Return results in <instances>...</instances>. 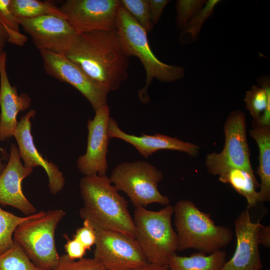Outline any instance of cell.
<instances>
[{
    "label": "cell",
    "mask_w": 270,
    "mask_h": 270,
    "mask_svg": "<svg viewBox=\"0 0 270 270\" xmlns=\"http://www.w3.org/2000/svg\"><path fill=\"white\" fill-rule=\"evenodd\" d=\"M66 254L71 260H78L84 258L86 250L76 239H68L64 244Z\"/></svg>",
    "instance_id": "obj_32"
},
{
    "label": "cell",
    "mask_w": 270,
    "mask_h": 270,
    "mask_svg": "<svg viewBox=\"0 0 270 270\" xmlns=\"http://www.w3.org/2000/svg\"><path fill=\"white\" fill-rule=\"evenodd\" d=\"M36 114V111L30 110L22 116L18 122L13 136L16 141L24 166L31 168L39 166L43 168L48 176L50 192L52 194L55 195L63 189L65 178L58 166L44 158L34 145L31 132L30 120Z\"/></svg>",
    "instance_id": "obj_15"
},
{
    "label": "cell",
    "mask_w": 270,
    "mask_h": 270,
    "mask_svg": "<svg viewBox=\"0 0 270 270\" xmlns=\"http://www.w3.org/2000/svg\"><path fill=\"white\" fill-rule=\"evenodd\" d=\"M66 214L62 209L38 212L14 232V242L43 270H52L58 263L60 256L56 248L55 232Z\"/></svg>",
    "instance_id": "obj_6"
},
{
    "label": "cell",
    "mask_w": 270,
    "mask_h": 270,
    "mask_svg": "<svg viewBox=\"0 0 270 270\" xmlns=\"http://www.w3.org/2000/svg\"><path fill=\"white\" fill-rule=\"evenodd\" d=\"M258 238L259 244L266 248L270 246V227L260 224L258 230Z\"/></svg>",
    "instance_id": "obj_34"
},
{
    "label": "cell",
    "mask_w": 270,
    "mask_h": 270,
    "mask_svg": "<svg viewBox=\"0 0 270 270\" xmlns=\"http://www.w3.org/2000/svg\"><path fill=\"white\" fill-rule=\"evenodd\" d=\"M206 0H178L176 11V27L182 30L187 23L200 12L206 4Z\"/></svg>",
    "instance_id": "obj_29"
},
{
    "label": "cell",
    "mask_w": 270,
    "mask_h": 270,
    "mask_svg": "<svg viewBox=\"0 0 270 270\" xmlns=\"http://www.w3.org/2000/svg\"><path fill=\"white\" fill-rule=\"evenodd\" d=\"M6 53L0 54V141L13 136L18 122L17 115L28 109L31 98L25 93L18 94L16 86L8 80L6 70Z\"/></svg>",
    "instance_id": "obj_18"
},
{
    "label": "cell",
    "mask_w": 270,
    "mask_h": 270,
    "mask_svg": "<svg viewBox=\"0 0 270 270\" xmlns=\"http://www.w3.org/2000/svg\"><path fill=\"white\" fill-rule=\"evenodd\" d=\"M32 214L18 216L0 208V254L12 246L14 230L20 224L30 218Z\"/></svg>",
    "instance_id": "obj_25"
},
{
    "label": "cell",
    "mask_w": 270,
    "mask_h": 270,
    "mask_svg": "<svg viewBox=\"0 0 270 270\" xmlns=\"http://www.w3.org/2000/svg\"><path fill=\"white\" fill-rule=\"evenodd\" d=\"M173 208L178 251L192 248L210 254L227 246L232 240L229 228L216 224L210 215L192 201L180 200Z\"/></svg>",
    "instance_id": "obj_3"
},
{
    "label": "cell",
    "mask_w": 270,
    "mask_h": 270,
    "mask_svg": "<svg viewBox=\"0 0 270 270\" xmlns=\"http://www.w3.org/2000/svg\"><path fill=\"white\" fill-rule=\"evenodd\" d=\"M110 114V108L106 104L96 111L94 118L87 122L86 152L76 162L78 168L84 176H106L108 166L106 156L110 138L107 127Z\"/></svg>",
    "instance_id": "obj_13"
},
{
    "label": "cell",
    "mask_w": 270,
    "mask_h": 270,
    "mask_svg": "<svg viewBox=\"0 0 270 270\" xmlns=\"http://www.w3.org/2000/svg\"><path fill=\"white\" fill-rule=\"evenodd\" d=\"M109 178L118 191L126 194L135 208L154 203L169 204L168 197L162 194L158 188L164 174L148 162L138 160L120 163L112 170Z\"/></svg>",
    "instance_id": "obj_7"
},
{
    "label": "cell",
    "mask_w": 270,
    "mask_h": 270,
    "mask_svg": "<svg viewBox=\"0 0 270 270\" xmlns=\"http://www.w3.org/2000/svg\"><path fill=\"white\" fill-rule=\"evenodd\" d=\"M130 270H170L166 266H160L156 264L148 263L147 264L137 268Z\"/></svg>",
    "instance_id": "obj_36"
},
{
    "label": "cell",
    "mask_w": 270,
    "mask_h": 270,
    "mask_svg": "<svg viewBox=\"0 0 270 270\" xmlns=\"http://www.w3.org/2000/svg\"><path fill=\"white\" fill-rule=\"evenodd\" d=\"M107 132L110 138H116L130 144L145 158L161 150L180 151L192 156H197L199 152V146L176 138L160 134H142L139 136L127 134L120 128L116 120L111 117L108 122Z\"/></svg>",
    "instance_id": "obj_17"
},
{
    "label": "cell",
    "mask_w": 270,
    "mask_h": 270,
    "mask_svg": "<svg viewBox=\"0 0 270 270\" xmlns=\"http://www.w3.org/2000/svg\"><path fill=\"white\" fill-rule=\"evenodd\" d=\"M219 180L229 184L240 194L244 196L248 208L253 207L258 203V191L260 184L255 176L240 168H230L219 176Z\"/></svg>",
    "instance_id": "obj_22"
},
{
    "label": "cell",
    "mask_w": 270,
    "mask_h": 270,
    "mask_svg": "<svg viewBox=\"0 0 270 270\" xmlns=\"http://www.w3.org/2000/svg\"><path fill=\"white\" fill-rule=\"evenodd\" d=\"M40 52L46 72L76 88L88 100L94 112L108 104L110 92L91 80L64 55L44 50Z\"/></svg>",
    "instance_id": "obj_12"
},
{
    "label": "cell",
    "mask_w": 270,
    "mask_h": 270,
    "mask_svg": "<svg viewBox=\"0 0 270 270\" xmlns=\"http://www.w3.org/2000/svg\"><path fill=\"white\" fill-rule=\"evenodd\" d=\"M173 213L170 204L158 211L135 208V238L149 263L168 266L170 258L178 251V236L172 224Z\"/></svg>",
    "instance_id": "obj_5"
},
{
    "label": "cell",
    "mask_w": 270,
    "mask_h": 270,
    "mask_svg": "<svg viewBox=\"0 0 270 270\" xmlns=\"http://www.w3.org/2000/svg\"><path fill=\"white\" fill-rule=\"evenodd\" d=\"M260 220L252 222L247 208L234 222L236 246L230 259L220 270H261L262 265L259 252L258 230Z\"/></svg>",
    "instance_id": "obj_14"
},
{
    "label": "cell",
    "mask_w": 270,
    "mask_h": 270,
    "mask_svg": "<svg viewBox=\"0 0 270 270\" xmlns=\"http://www.w3.org/2000/svg\"><path fill=\"white\" fill-rule=\"evenodd\" d=\"M246 118L240 110L232 112L226 118L224 130L225 142L220 153L206 155L205 164L208 171L220 176L230 168L244 170L255 176L250 161V150L246 138Z\"/></svg>",
    "instance_id": "obj_8"
},
{
    "label": "cell",
    "mask_w": 270,
    "mask_h": 270,
    "mask_svg": "<svg viewBox=\"0 0 270 270\" xmlns=\"http://www.w3.org/2000/svg\"><path fill=\"white\" fill-rule=\"evenodd\" d=\"M150 12L152 22L154 24L159 20L167 4L170 2L168 0H148Z\"/></svg>",
    "instance_id": "obj_33"
},
{
    "label": "cell",
    "mask_w": 270,
    "mask_h": 270,
    "mask_svg": "<svg viewBox=\"0 0 270 270\" xmlns=\"http://www.w3.org/2000/svg\"><path fill=\"white\" fill-rule=\"evenodd\" d=\"M120 0H67L60 7L78 33L114 32Z\"/></svg>",
    "instance_id": "obj_10"
},
{
    "label": "cell",
    "mask_w": 270,
    "mask_h": 270,
    "mask_svg": "<svg viewBox=\"0 0 270 270\" xmlns=\"http://www.w3.org/2000/svg\"><path fill=\"white\" fill-rule=\"evenodd\" d=\"M10 6L12 12L17 18H32L52 15L66 20V16L60 8L48 2L10 0Z\"/></svg>",
    "instance_id": "obj_23"
},
{
    "label": "cell",
    "mask_w": 270,
    "mask_h": 270,
    "mask_svg": "<svg viewBox=\"0 0 270 270\" xmlns=\"http://www.w3.org/2000/svg\"><path fill=\"white\" fill-rule=\"evenodd\" d=\"M6 164H3L0 159V174H2L4 170V169L6 167Z\"/></svg>",
    "instance_id": "obj_37"
},
{
    "label": "cell",
    "mask_w": 270,
    "mask_h": 270,
    "mask_svg": "<svg viewBox=\"0 0 270 270\" xmlns=\"http://www.w3.org/2000/svg\"><path fill=\"white\" fill-rule=\"evenodd\" d=\"M18 20L40 51L65 55L78 33L66 20L54 16Z\"/></svg>",
    "instance_id": "obj_11"
},
{
    "label": "cell",
    "mask_w": 270,
    "mask_h": 270,
    "mask_svg": "<svg viewBox=\"0 0 270 270\" xmlns=\"http://www.w3.org/2000/svg\"><path fill=\"white\" fill-rule=\"evenodd\" d=\"M32 172L33 168L22 164L18 146L12 144L8 161L0 174V204L13 206L26 216L36 213V208L25 196L22 186V180Z\"/></svg>",
    "instance_id": "obj_16"
},
{
    "label": "cell",
    "mask_w": 270,
    "mask_h": 270,
    "mask_svg": "<svg viewBox=\"0 0 270 270\" xmlns=\"http://www.w3.org/2000/svg\"><path fill=\"white\" fill-rule=\"evenodd\" d=\"M80 190L84 202L80 216L94 228L120 232L135 238L128 201L119 194L106 176H84Z\"/></svg>",
    "instance_id": "obj_2"
},
{
    "label": "cell",
    "mask_w": 270,
    "mask_h": 270,
    "mask_svg": "<svg viewBox=\"0 0 270 270\" xmlns=\"http://www.w3.org/2000/svg\"><path fill=\"white\" fill-rule=\"evenodd\" d=\"M0 270H43L36 266L22 248L14 242L12 246L0 254Z\"/></svg>",
    "instance_id": "obj_24"
},
{
    "label": "cell",
    "mask_w": 270,
    "mask_h": 270,
    "mask_svg": "<svg viewBox=\"0 0 270 270\" xmlns=\"http://www.w3.org/2000/svg\"><path fill=\"white\" fill-rule=\"evenodd\" d=\"M253 125L250 134L257 143L259 150V164L256 171L260 180L258 201L268 202L270 200V126Z\"/></svg>",
    "instance_id": "obj_19"
},
{
    "label": "cell",
    "mask_w": 270,
    "mask_h": 270,
    "mask_svg": "<svg viewBox=\"0 0 270 270\" xmlns=\"http://www.w3.org/2000/svg\"><path fill=\"white\" fill-rule=\"evenodd\" d=\"M220 0H208L202 10L192 18L182 30L180 42H184L188 37L186 43L195 41L198 38L201 28L206 20L214 12Z\"/></svg>",
    "instance_id": "obj_26"
},
{
    "label": "cell",
    "mask_w": 270,
    "mask_h": 270,
    "mask_svg": "<svg viewBox=\"0 0 270 270\" xmlns=\"http://www.w3.org/2000/svg\"><path fill=\"white\" fill-rule=\"evenodd\" d=\"M64 56L109 92L128 78L130 56L116 32L77 33Z\"/></svg>",
    "instance_id": "obj_1"
},
{
    "label": "cell",
    "mask_w": 270,
    "mask_h": 270,
    "mask_svg": "<svg viewBox=\"0 0 270 270\" xmlns=\"http://www.w3.org/2000/svg\"><path fill=\"white\" fill-rule=\"evenodd\" d=\"M8 34L0 20V54L4 52V48L8 40Z\"/></svg>",
    "instance_id": "obj_35"
},
{
    "label": "cell",
    "mask_w": 270,
    "mask_h": 270,
    "mask_svg": "<svg viewBox=\"0 0 270 270\" xmlns=\"http://www.w3.org/2000/svg\"><path fill=\"white\" fill-rule=\"evenodd\" d=\"M73 238L78 240L86 250H90L96 242V230L88 221L85 220L82 226L77 229Z\"/></svg>",
    "instance_id": "obj_31"
},
{
    "label": "cell",
    "mask_w": 270,
    "mask_h": 270,
    "mask_svg": "<svg viewBox=\"0 0 270 270\" xmlns=\"http://www.w3.org/2000/svg\"><path fill=\"white\" fill-rule=\"evenodd\" d=\"M259 86L252 85L246 92V108L253 118V124L270 126V78L262 75L257 78Z\"/></svg>",
    "instance_id": "obj_20"
},
{
    "label": "cell",
    "mask_w": 270,
    "mask_h": 270,
    "mask_svg": "<svg viewBox=\"0 0 270 270\" xmlns=\"http://www.w3.org/2000/svg\"><path fill=\"white\" fill-rule=\"evenodd\" d=\"M226 252L220 250L210 254L199 252L190 256L176 254L170 259V270H220L226 261Z\"/></svg>",
    "instance_id": "obj_21"
},
{
    "label": "cell",
    "mask_w": 270,
    "mask_h": 270,
    "mask_svg": "<svg viewBox=\"0 0 270 270\" xmlns=\"http://www.w3.org/2000/svg\"><path fill=\"white\" fill-rule=\"evenodd\" d=\"M94 229V258L106 270H130L149 263L135 238L118 232Z\"/></svg>",
    "instance_id": "obj_9"
},
{
    "label": "cell",
    "mask_w": 270,
    "mask_h": 270,
    "mask_svg": "<svg viewBox=\"0 0 270 270\" xmlns=\"http://www.w3.org/2000/svg\"><path fill=\"white\" fill-rule=\"evenodd\" d=\"M10 0H0V20L8 36V42L18 46H23L26 37L20 32L18 18L12 10Z\"/></svg>",
    "instance_id": "obj_27"
},
{
    "label": "cell",
    "mask_w": 270,
    "mask_h": 270,
    "mask_svg": "<svg viewBox=\"0 0 270 270\" xmlns=\"http://www.w3.org/2000/svg\"><path fill=\"white\" fill-rule=\"evenodd\" d=\"M52 270H106L94 258H82L78 260L70 259L68 256H60L56 266Z\"/></svg>",
    "instance_id": "obj_30"
},
{
    "label": "cell",
    "mask_w": 270,
    "mask_h": 270,
    "mask_svg": "<svg viewBox=\"0 0 270 270\" xmlns=\"http://www.w3.org/2000/svg\"><path fill=\"white\" fill-rule=\"evenodd\" d=\"M120 4L146 32L154 26L148 0H120Z\"/></svg>",
    "instance_id": "obj_28"
},
{
    "label": "cell",
    "mask_w": 270,
    "mask_h": 270,
    "mask_svg": "<svg viewBox=\"0 0 270 270\" xmlns=\"http://www.w3.org/2000/svg\"><path fill=\"white\" fill-rule=\"evenodd\" d=\"M116 32L129 56L137 57L145 70L146 84L138 92L142 103L150 100L147 90L154 78L170 82L184 76V67L166 64L156 56L150 46L147 32L121 4L118 10Z\"/></svg>",
    "instance_id": "obj_4"
}]
</instances>
